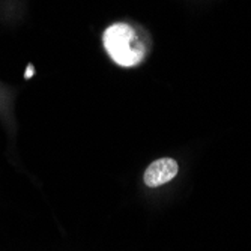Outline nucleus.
I'll return each mask as SVG.
<instances>
[{"label":"nucleus","instance_id":"f257e3e1","mask_svg":"<svg viewBox=\"0 0 251 251\" xmlns=\"http://www.w3.org/2000/svg\"><path fill=\"white\" fill-rule=\"evenodd\" d=\"M102 42L110 57L125 68L139 65L146 56L143 41L137 35L135 29L126 23L111 25L104 32Z\"/></svg>","mask_w":251,"mask_h":251},{"label":"nucleus","instance_id":"f03ea898","mask_svg":"<svg viewBox=\"0 0 251 251\" xmlns=\"http://www.w3.org/2000/svg\"><path fill=\"white\" fill-rule=\"evenodd\" d=\"M177 163L172 158H161L153 161L145 172L143 180L145 184L151 188H156L163 184H167L177 175Z\"/></svg>","mask_w":251,"mask_h":251},{"label":"nucleus","instance_id":"7ed1b4c3","mask_svg":"<svg viewBox=\"0 0 251 251\" xmlns=\"http://www.w3.org/2000/svg\"><path fill=\"white\" fill-rule=\"evenodd\" d=\"M33 74V68H32V65H29V68H27V73H26V78H30V75Z\"/></svg>","mask_w":251,"mask_h":251}]
</instances>
